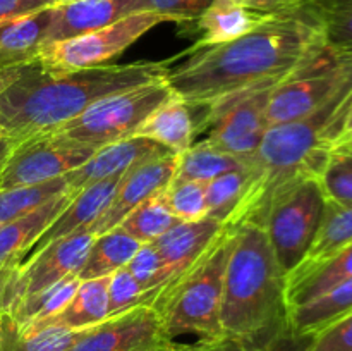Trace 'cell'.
I'll use <instances>...</instances> for the list:
<instances>
[{"label": "cell", "instance_id": "obj_31", "mask_svg": "<svg viewBox=\"0 0 352 351\" xmlns=\"http://www.w3.org/2000/svg\"><path fill=\"white\" fill-rule=\"evenodd\" d=\"M79 284H81V279L78 275H69V277L55 282L50 288L43 289V291L16 303L7 312V315L19 327L33 326V323L41 322V320L60 312L67 305L69 299L74 296Z\"/></svg>", "mask_w": 352, "mask_h": 351}, {"label": "cell", "instance_id": "obj_38", "mask_svg": "<svg viewBox=\"0 0 352 351\" xmlns=\"http://www.w3.org/2000/svg\"><path fill=\"white\" fill-rule=\"evenodd\" d=\"M127 270L131 272L134 279L141 284V288L151 296V306H153L155 299H157L158 292L165 288L168 282L167 267L155 248L153 243H144L138 248L134 257L131 258L129 264L126 265Z\"/></svg>", "mask_w": 352, "mask_h": 351}, {"label": "cell", "instance_id": "obj_34", "mask_svg": "<svg viewBox=\"0 0 352 351\" xmlns=\"http://www.w3.org/2000/svg\"><path fill=\"white\" fill-rule=\"evenodd\" d=\"M67 191L69 186L65 178L52 179L40 184L0 189V226L40 209L41 205Z\"/></svg>", "mask_w": 352, "mask_h": 351}, {"label": "cell", "instance_id": "obj_15", "mask_svg": "<svg viewBox=\"0 0 352 351\" xmlns=\"http://www.w3.org/2000/svg\"><path fill=\"white\" fill-rule=\"evenodd\" d=\"M172 153L157 141L143 136H131L95 150L82 165L64 176L71 191L78 193L95 182L122 178L134 167Z\"/></svg>", "mask_w": 352, "mask_h": 351}, {"label": "cell", "instance_id": "obj_14", "mask_svg": "<svg viewBox=\"0 0 352 351\" xmlns=\"http://www.w3.org/2000/svg\"><path fill=\"white\" fill-rule=\"evenodd\" d=\"M177 169V155L168 153L160 158L141 164L122 176L112 202L105 209L95 226L89 229L93 236L107 233L119 226L120 220L146 200L160 195L174 179Z\"/></svg>", "mask_w": 352, "mask_h": 351}, {"label": "cell", "instance_id": "obj_4", "mask_svg": "<svg viewBox=\"0 0 352 351\" xmlns=\"http://www.w3.org/2000/svg\"><path fill=\"white\" fill-rule=\"evenodd\" d=\"M287 317L285 275L265 229L253 224L230 227L220 312L222 337L253 336Z\"/></svg>", "mask_w": 352, "mask_h": 351}, {"label": "cell", "instance_id": "obj_27", "mask_svg": "<svg viewBox=\"0 0 352 351\" xmlns=\"http://www.w3.org/2000/svg\"><path fill=\"white\" fill-rule=\"evenodd\" d=\"M140 246L141 243L122 233L119 227L98 234L93 240L88 257H86L78 277L81 281L109 277L113 272L126 267Z\"/></svg>", "mask_w": 352, "mask_h": 351}, {"label": "cell", "instance_id": "obj_13", "mask_svg": "<svg viewBox=\"0 0 352 351\" xmlns=\"http://www.w3.org/2000/svg\"><path fill=\"white\" fill-rule=\"evenodd\" d=\"M93 240L95 236L91 233L74 234V236L52 241L50 244L30 255L17 267L16 275H14L7 312L16 303L50 288L55 282L69 275H78L85 265Z\"/></svg>", "mask_w": 352, "mask_h": 351}, {"label": "cell", "instance_id": "obj_29", "mask_svg": "<svg viewBox=\"0 0 352 351\" xmlns=\"http://www.w3.org/2000/svg\"><path fill=\"white\" fill-rule=\"evenodd\" d=\"M82 330L60 327L21 330L14 320L3 313L0 315V351H71Z\"/></svg>", "mask_w": 352, "mask_h": 351}, {"label": "cell", "instance_id": "obj_47", "mask_svg": "<svg viewBox=\"0 0 352 351\" xmlns=\"http://www.w3.org/2000/svg\"><path fill=\"white\" fill-rule=\"evenodd\" d=\"M333 151H342V153H351L352 155V134H349L344 140L337 141L336 145L332 147Z\"/></svg>", "mask_w": 352, "mask_h": 351}, {"label": "cell", "instance_id": "obj_5", "mask_svg": "<svg viewBox=\"0 0 352 351\" xmlns=\"http://www.w3.org/2000/svg\"><path fill=\"white\" fill-rule=\"evenodd\" d=\"M229 246L230 227L226 226L186 274L158 292L153 308L168 339L192 334L199 337L198 343H212L222 337L220 312Z\"/></svg>", "mask_w": 352, "mask_h": 351}, {"label": "cell", "instance_id": "obj_28", "mask_svg": "<svg viewBox=\"0 0 352 351\" xmlns=\"http://www.w3.org/2000/svg\"><path fill=\"white\" fill-rule=\"evenodd\" d=\"M352 243V203L347 205H337V203H325L322 222H320L318 233L306 253L305 260L294 268H308L320 262L327 260L342 250L344 246ZM292 270V272H294Z\"/></svg>", "mask_w": 352, "mask_h": 351}, {"label": "cell", "instance_id": "obj_26", "mask_svg": "<svg viewBox=\"0 0 352 351\" xmlns=\"http://www.w3.org/2000/svg\"><path fill=\"white\" fill-rule=\"evenodd\" d=\"M311 336H301L284 319L248 337H220L212 343H196L191 351H306Z\"/></svg>", "mask_w": 352, "mask_h": 351}, {"label": "cell", "instance_id": "obj_25", "mask_svg": "<svg viewBox=\"0 0 352 351\" xmlns=\"http://www.w3.org/2000/svg\"><path fill=\"white\" fill-rule=\"evenodd\" d=\"M352 313V277L311 301L289 310L292 329L301 336H315L330 323Z\"/></svg>", "mask_w": 352, "mask_h": 351}, {"label": "cell", "instance_id": "obj_1", "mask_svg": "<svg viewBox=\"0 0 352 351\" xmlns=\"http://www.w3.org/2000/svg\"><path fill=\"white\" fill-rule=\"evenodd\" d=\"M189 58L165 78L172 93L195 107H208L263 83H280L327 52L313 0L274 12L232 41L186 50Z\"/></svg>", "mask_w": 352, "mask_h": 351}, {"label": "cell", "instance_id": "obj_3", "mask_svg": "<svg viewBox=\"0 0 352 351\" xmlns=\"http://www.w3.org/2000/svg\"><path fill=\"white\" fill-rule=\"evenodd\" d=\"M352 103V78L320 109L302 119L267 129L248 167L250 184L226 226L261 227L272 203L305 179L318 178L342 134Z\"/></svg>", "mask_w": 352, "mask_h": 351}, {"label": "cell", "instance_id": "obj_21", "mask_svg": "<svg viewBox=\"0 0 352 351\" xmlns=\"http://www.w3.org/2000/svg\"><path fill=\"white\" fill-rule=\"evenodd\" d=\"M192 110L195 105H189L177 95H172L146 117L134 136L157 141L175 155L184 153L199 133V123Z\"/></svg>", "mask_w": 352, "mask_h": 351}, {"label": "cell", "instance_id": "obj_40", "mask_svg": "<svg viewBox=\"0 0 352 351\" xmlns=\"http://www.w3.org/2000/svg\"><path fill=\"white\" fill-rule=\"evenodd\" d=\"M210 3L212 0H131L129 12H155L184 24L198 19Z\"/></svg>", "mask_w": 352, "mask_h": 351}, {"label": "cell", "instance_id": "obj_32", "mask_svg": "<svg viewBox=\"0 0 352 351\" xmlns=\"http://www.w3.org/2000/svg\"><path fill=\"white\" fill-rule=\"evenodd\" d=\"M181 222L167 206L164 193L146 200L144 203L131 210L119 222V229L136 240L138 243H153L155 240L167 233L170 227Z\"/></svg>", "mask_w": 352, "mask_h": 351}, {"label": "cell", "instance_id": "obj_41", "mask_svg": "<svg viewBox=\"0 0 352 351\" xmlns=\"http://www.w3.org/2000/svg\"><path fill=\"white\" fill-rule=\"evenodd\" d=\"M306 351H352V313L311 336Z\"/></svg>", "mask_w": 352, "mask_h": 351}, {"label": "cell", "instance_id": "obj_6", "mask_svg": "<svg viewBox=\"0 0 352 351\" xmlns=\"http://www.w3.org/2000/svg\"><path fill=\"white\" fill-rule=\"evenodd\" d=\"M174 95L165 78L98 100L81 116L48 133L57 140L98 148L136 134L146 117ZM45 136V134H43Z\"/></svg>", "mask_w": 352, "mask_h": 351}, {"label": "cell", "instance_id": "obj_2", "mask_svg": "<svg viewBox=\"0 0 352 351\" xmlns=\"http://www.w3.org/2000/svg\"><path fill=\"white\" fill-rule=\"evenodd\" d=\"M168 62L140 61L52 72L30 64L0 95V134L21 143L52 133L98 100L167 78Z\"/></svg>", "mask_w": 352, "mask_h": 351}, {"label": "cell", "instance_id": "obj_37", "mask_svg": "<svg viewBox=\"0 0 352 351\" xmlns=\"http://www.w3.org/2000/svg\"><path fill=\"white\" fill-rule=\"evenodd\" d=\"M170 212L182 222H195L208 215L205 184L196 181H174L164 191Z\"/></svg>", "mask_w": 352, "mask_h": 351}, {"label": "cell", "instance_id": "obj_48", "mask_svg": "<svg viewBox=\"0 0 352 351\" xmlns=\"http://www.w3.org/2000/svg\"><path fill=\"white\" fill-rule=\"evenodd\" d=\"M349 134H352V103L349 107V112H347L346 116V120H344V127H342V134H340V138L337 141L344 140V138H347Z\"/></svg>", "mask_w": 352, "mask_h": 351}, {"label": "cell", "instance_id": "obj_9", "mask_svg": "<svg viewBox=\"0 0 352 351\" xmlns=\"http://www.w3.org/2000/svg\"><path fill=\"white\" fill-rule=\"evenodd\" d=\"M162 23H168L165 16L155 12H136L120 17L116 23L81 36L54 41L45 45L34 64L43 71L69 72L81 69L102 67L113 57L122 54L144 33Z\"/></svg>", "mask_w": 352, "mask_h": 351}, {"label": "cell", "instance_id": "obj_42", "mask_svg": "<svg viewBox=\"0 0 352 351\" xmlns=\"http://www.w3.org/2000/svg\"><path fill=\"white\" fill-rule=\"evenodd\" d=\"M48 6H55L54 0H0V24Z\"/></svg>", "mask_w": 352, "mask_h": 351}, {"label": "cell", "instance_id": "obj_44", "mask_svg": "<svg viewBox=\"0 0 352 351\" xmlns=\"http://www.w3.org/2000/svg\"><path fill=\"white\" fill-rule=\"evenodd\" d=\"M16 270L17 267H2L0 265V315L7 313V308H9V292Z\"/></svg>", "mask_w": 352, "mask_h": 351}, {"label": "cell", "instance_id": "obj_7", "mask_svg": "<svg viewBox=\"0 0 352 351\" xmlns=\"http://www.w3.org/2000/svg\"><path fill=\"white\" fill-rule=\"evenodd\" d=\"M325 203L316 178L305 179L272 203L261 227L285 277L305 260L318 233Z\"/></svg>", "mask_w": 352, "mask_h": 351}, {"label": "cell", "instance_id": "obj_39", "mask_svg": "<svg viewBox=\"0 0 352 351\" xmlns=\"http://www.w3.org/2000/svg\"><path fill=\"white\" fill-rule=\"evenodd\" d=\"M140 305H151V296L126 267L109 275V317Z\"/></svg>", "mask_w": 352, "mask_h": 351}, {"label": "cell", "instance_id": "obj_43", "mask_svg": "<svg viewBox=\"0 0 352 351\" xmlns=\"http://www.w3.org/2000/svg\"><path fill=\"white\" fill-rule=\"evenodd\" d=\"M241 6L248 7V9L260 10L265 14H274L282 12V10L294 9V7L302 6L308 0H236Z\"/></svg>", "mask_w": 352, "mask_h": 351}, {"label": "cell", "instance_id": "obj_45", "mask_svg": "<svg viewBox=\"0 0 352 351\" xmlns=\"http://www.w3.org/2000/svg\"><path fill=\"white\" fill-rule=\"evenodd\" d=\"M14 147H16V141L10 140V138L7 136H0V172H2L3 165L7 164V160H9Z\"/></svg>", "mask_w": 352, "mask_h": 351}, {"label": "cell", "instance_id": "obj_8", "mask_svg": "<svg viewBox=\"0 0 352 351\" xmlns=\"http://www.w3.org/2000/svg\"><path fill=\"white\" fill-rule=\"evenodd\" d=\"M278 83H263L217 100L205 107L199 131H208L206 141L213 147L250 164L265 133L270 127L267 117L268 98Z\"/></svg>", "mask_w": 352, "mask_h": 351}, {"label": "cell", "instance_id": "obj_17", "mask_svg": "<svg viewBox=\"0 0 352 351\" xmlns=\"http://www.w3.org/2000/svg\"><path fill=\"white\" fill-rule=\"evenodd\" d=\"M223 227L226 224L217 222L210 217L195 220V222L181 220L153 241L155 248L162 255L167 267L168 282L165 288L182 274H186L201 258V255L208 250L215 237L222 233Z\"/></svg>", "mask_w": 352, "mask_h": 351}, {"label": "cell", "instance_id": "obj_50", "mask_svg": "<svg viewBox=\"0 0 352 351\" xmlns=\"http://www.w3.org/2000/svg\"><path fill=\"white\" fill-rule=\"evenodd\" d=\"M74 2H82V0H55V6H65V3H74Z\"/></svg>", "mask_w": 352, "mask_h": 351}, {"label": "cell", "instance_id": "obj_46", "mask_svg": "<svg viewBox=\"0 0 352 351\" xmlns=\"http://www.w3.org/2000/svg\"><path fill=\"white\" fill-rule=\"evenodd\" d=\"M21 69L23 67H14V69H0V95L3 93V89L9 85H12L16 81V78L19 76Z\"/></svg>", "mask_w": 352, "mask_h": 351}, {"label": "cell", "instance_id": "obj_19", "mask_svg": "<svg viewBox=\"0 0 352 351\" xmlns=\"http://www.w3.org/2000/svg\"><path fill=\"white\" fill-rule=\"evenodd\" d=\"M76 193L69 189L40 209L0 226V265L19 267L47 227L58 217Z\"/></svg>", "mask_w": 352, "mask_h": 351}, {"label": "cell", "instance_id": "obj_16", "mask_svg": "<svg viewBox=\"0 0 352 351\" xmlns=\"http://www.w3.org/2000/svg\"><path fill=\"white\" fill-rule=\"evenodd\" d=\"M120 179L122 178L105 179V181L86 186L81 191L76 193L71 198V202L65 205V209L58 213L57 219H55L54 222L47 227V231L41 234V237L36 241V244L31 248L30 255H33L34 251H38L40 248L50 244L52 241L62 240V237L67 236H74V234L89 233V229L95 226L96 220L102 217V213L105 212L109 203L112 202ZM30 255H28V257H30ZM26 258H24V260H26Z\"/></svg>", "mask_w": 352, "mask_h": 351}, {"label": "cell", "instance_id": "obj_30", "mask_svg": "<svg viewBox=\"0 0 352 351\" xmlns=\"http://www.w3.org/2000/svg\"><path fill=\"white\" fill-rule=\"evenodd\" d=\"M244 167L248 165L243 160L229 153H223L222 150L205 140L199 143H192L184 153L177 155L174 181H196L206 184L226 172Z\"/></svg>", "mask_w": 352, "mask_h": 351}, {"label": "cell", "instance_id": "obj_36", "mask_svg": "<svg viewBox=\"0 0 352 351\" xmlns=\"http://www.w3.org/2000/svg\"><path fill=\"white\" fill-rule=\"evenodd\" d=\"M316 181L322 188L325 202L337 205L352 203V155L330 151Z\"/></svg>", "mask_w": 352, "mask_h": 351}, {"label": "cell", "instance_id": "obj_51", "mask_svg": "<svg viewBox=\"0 0 352 351\" xmlns=\"http://www.w3.org/2000/svg\"><path fill=\"white\" fill-rule=\"evenodd\" d=\"M0 136H2V134H0Z\"/></svg>", "mask_w": 352, "mask_h": 351}, {"label": "cell", "instance_id": "obj_35", "mask_svg": "<svg viewBox=\"0 0 352 351\" xmlns=\"http://www.w3.org/2000/svg\"><path fill=\"white\" fill-rule=\"evenodd\" d=\"M250 179V167H244L226 172V174L206 182L205 193L206 205H208V215L206 217L220 224L229 222L232 213L236 212L237 205L243 200L244 193H246Z\"/></svg>", "mask_w": 352, "mask_h": 351}, {"label": "cell", "instance_id": "obj_22", "mask_svg": "<svg viewBox=\"0 0 352 351\" xmlns=\"http://www.w3.org/2000/svg\"><path fill=\"white\" fill-rule=\"evenodd\" d=\"M349 277H352V243L327 260L313 267L299 268L285 277L287 308L305 305Z\"/></svg>", "mask_w": 352, "mask_h": 351}, {"label": "cell", "instance_id": "obj_33", "mask_svg": "<svg viewBox=\"0 0 352 351\" xmlns=\"http://www.w3.org/2000/svg\"><path fill=\"white\" fill-rule=\"evenodd\" d=\"M327 50L352 61V0H313Z\"/></svg>", "mask_w": 352, "mask_h": 351}, {"label": "cell", "instance_id": "obj_11", "mask_svg": "<svg viewBox=\"0 0 352 351\" xmlns=\"http://www.w3.org/2000/svg\"><path fill=\"white\" fill-rule=\"evenodd\" d=\"M95 153L93 148L72 145L45 134L24 140L14 147L0 172V189L31 186L64 178Z\"/></svg>", "mask_w": 352, "mask_h": 351}, {"label": "cell", "instance_id": "obj_10", "mask_svg": "<svg viewBox=\"0 0 352 351\" xmlns=\"http://www.w3.org/2000/svg\"><path fill=\"white\" fill-rule=\"evenodd\" d=\"M352 78V61L327 50L302 71L274 86L267 107L268 124L302 119L329 102Z\"/></svg>", "mask_w": 352, "mask_h": 351}, {"label": "cell", "instance_id": "obj_20", "mask_svg": "<svg viewBox=\"0 0 352 351\" xmlns=\"http://www.w3.org/2000/svg\"><path fill=\"white\" fill-rule=\"evenodd\" d=\"M131 0H82V2L54 6V17L45 45L81 36L89 31L116 23L129 16Z\"/></svg>", "mask_w": 352, "mask_h": 351}, {"label": "cell", "instance_id": "obj_23", "mask_svg": "<svg viewBox=\"0 0 352 351\" xmlns=\"http://www.w3.org/2000/svg\"><path fill=\"white\" fill-rule=\"evenodd\" d=\"M109 317V277L81 281L74 296L67 305L55 315L33 323L19 327L21 330H36L45 327H60L69 330H82L96 326Z\"/></svg>", "mask_w": 352, "mask_h": 351}, {"label": "cell", "instance_id": "obj_52", "mask_svg": "<svg viewBox=\"0 0 352 351\" xmlns=\"http://www.w3.org/2000/svg\"><path fill=\"white\" fill-rule=\"evenodd\" d=\"M54 2H55V0H54Z\"/></svg>", "mask_w": 352, "mask_h": 351}, {"label": "cell", "instance_id": "obj_12", "mask_svg": "<svg viewBox=\"0 0 352 351\" xmlns=\"http://www.w3.org/2000/svg\"><path fill=\"white\" fill-rule=\"evenodd\" d=\"M151 305H140L107 317L82 330L71 351H164L175 346Z\"/></svg>", "mask_w": 352, "mask_h": 351}, {"label": "cell", "instance_id": "obj_18", "mask_svg": "<svg viewBox=\"0 0 352 351\" xmlns=\"http://www.w3.org/2000/svg\"><path fill=\"white\" fill-rule=\"evenodd\" d=\"M52 17L54 6H48L0 24V69L34 64L47 41Z\"/></svg>", "mask_w": 352, "mask_h": 351}, {"label": "cell", "instance_id": "obj_24", "mask_svg": "<svg viewBox=\"0 0 352 351\" xmlns=\"http://www.w3.org/2000/svg\"><path fill=\"white\" fill-rule=\"evenodd\" d=\"M270 14L248 9L236 0H212L195 21L199 40L195 47H210L232 41L260 26Z\"/></svg>", "mask_w": 352, "mask_h": 351}, {"label": "cell", "instance_id": "obj_49", "mask_svg": "<svg viewBox=\"0 0 352 351\" xmlns=\"http://www.w3.org/2000/svg\"><path fill=\"white\" fill-rule=\"evenodd\" d=\"M164 351H191V348H189L188 344H175V346L170 348V350H164Z\"/></svg>", "mask_w": 352, "mask_h": 351}]
</instances>
